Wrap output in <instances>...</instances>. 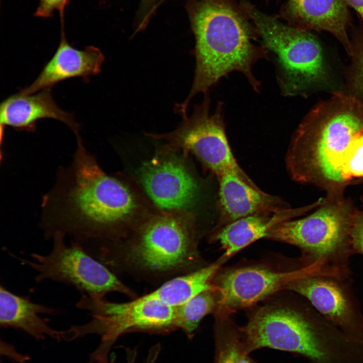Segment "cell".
Segmentation results:
<instances>
[{"label": "cell", "instance_id": "obj_8", "mask_svg": "<svg viewBox=\"0 0 363 363\" xmlns=\"http://www.w3.org/2000/svg\"><path fill=\"white\" fill-rule=\"evenodd\" d=\"M76 307L88 311L91 319L85 324L64 330L63 339L72 341L87 335H98L100 343L90 355L93 363H109L111 349L124 334L141 332L166 335L177 330L176 307L147 294L120 303L83 294Z\"/></svg>", "mask_w": 363, "mask_h": 363}, {"label": "cell", "instance_id": "obj_17", "mask_svg": "<svg viewBox=\"0 0 363 363\" xmlns=\"http://www.w3.org/2000/svg\"><path fill=\"white\" fill-rule=\"evenodd\" d=\"M217 178L219 230L245 217L274 213L290 208L280 198L250 186L234 174L225 173L217 176Z\"/></svg>", "mask_w": 363, "mask_h": 363}, {"label": "cell", "instance_id": "obj_16", "mask_svg": "<svg viewBox=\"0 0 363 363\" xmlns=\"http://www.w3.org/2000/svg\"><path fill=\"white\" fill-rule=\"evenodd\" d=\"M43 118L62 122L74 132L76 138L81 137L79 125L73 114L60 108L52 97L51 89H47L31 94L19 92L1 103V139L6 126L18 131L33 132L36 128L37 122Z\"/></svg>", "mask_w": 363, "mask_h": 363}, {"label": "cell", "instance_id": "obj_19", "mask_svg": "<svg viewBox=\"0 0 363 363\" xmlns=\"http://www.w3.org/2000/svg\"><path fill=\"white\" fill-rule=\"evenodd\" d=\"M305 207L289 208L271 214H258L235 220L218 230L215 238L219 241L227 259L256 240L267 237L268 232L278 224L301 215Z\"/></svg>", "mask_w": 363, "mask_h": 363}, {"label": "cell", "instance_id": "obj_14", "mask_svg": "<svg viewBox=\"0 0 363 363\" xmlns=\"http://www.w3.org/2000/svg\"><path fill=\"white\" fill-rule=\"evenodd\" d=\"M348 8L344 0H286L276 17L295 27L329 33L348 54L351 20Z\"/></svg>", "mask_w": 363, "mask_h": 363}, {"label": "cell", "instance_id": "obj_4", "mask_svg": "<svg viewBox=\"0 0 363 363\" xmlns=\"http://www.w3.org/2000/svg\"><path fill=\"white\" fill-rule=\"evenodd\" d=\"M195 230L184 216L161 214L141 225L127 242L95 244L90 253L112 272L126 266L145 276L173 278L199 269Z\"/></svg>", "mask_w": 363, "mask_h": 363}, {"label": "cell", "instance_id": "obj_27", "mask_svg": "<svg viewBox=\"0 0 363 363\" xmlns=\"http://www.w3.org/2000/svg\"><path fill=\"white\" fill-rule=\"evenodd\" d=\"M164 0H141L140 18L136 32L144 29L158 7Z\"/></svg>", "mask_w": 363, "mask_h": 363}, {"label": "cell", "instance_id": "obj_26", "mask_svg": "<svg viewBox=\"0 0 363 363\" xmlns=\"http://www.w3.org/2000/svg\"><path fill=\"white\" fill-rule=\"evenodd\" d=\"M350 241L352 254L363 256V208L357 210L354 216Z\"/></svg>", "mask_w": 363, "mask_h": 363}, {"label": "cell", "instance_id": "obj_29", "mask_svg": "<svg viewBox=\"0 0 363 363\" xmlns=\"http://www.w3.org/2000/svg\"><path fill=\"white\" fill-rule=\"evenodd\" d=\"M265 1H267V2H268V1H271V0H265ZM277 1H280V0H277Z\"/></svg>", "mask_w": 363, "mask_h": 363}, {"label": "cell", "instance_id": "obj_21", "mask_svg": "<svg viewBox=\"0 0 363 363\" xmlns=\"http://www.w3.org/2000/svg\"><path fill=\"white\" fill-rule=\"evenodd\" d=\"M213 363H256L247 350L239 328L221 314L214 326Z\"/></svg>", "mask_w": 363, "mask_h": 363}, {"label": "cell", "instance_id": "obj_13", "mask_svg": "<svg viewBox=\"0 0 363 363\" xmlns=\"http://www.w3.org/2000/svg\"><path fill=\"white\" fill-rule=\"evenodd\" d=\"M139 174L149 197L163 209L186 210L197 199L196 181L184 164L172 157H156L145 162Z\"/></svg>", "mask_w": 363, "mask_h": 363}, {"label": "cell", "instance_id": "obj_10", "mask_svg": "<svg viewBox=\"0 0 363 363\" xmlns=\"http://www.w3.org/2000/svg\"><path fill=\"white\" fill-rule=\"evenodd\" d=\"M210 106L208 92L202 102L194 105L191 115L182 117L183 122L175 130L149 136L194 154L217 177L233 173L250 186L259 188L239 166L231 151L225 132L223 103L218 102L212 113Z\"/></svg>", "mask_w": 363, "mask_h": 363}, {"label": "cell", "instance_id": "obj_15", "mask_svg": "<svg viewBox=\"0 0 363 363\" xmlns=\"http://www.w3.org/2000/svg\"><path fill=\"white\" fill-rule=\"evenodd\" d=\"M65 22L61 23L60 39L54 54L44 66L36 79L20 93L31 94L51 89L58 83L72 78L80 77L85 81L101 71L104 56L93 46L78 49L67 41Z\"/></svg>", "mask_w": 363, "mask_h": 363}, {"label": "cell", "instance_id": "obj_6", "mask_svg": "<svg viewBox=\"0 0 363 363\" xmlns=\"http://www.w3.org/2000/svg\"><path fill=\"white\" fill-rule=\"evenodd\" d=\"M357 209L343 196L328 195L309 216L273 227L267 238L299 248L312 274L351 278L350 232Z\"/></svg>", "mask_w": 363, "mask_h": 363}, {"label": "cell", "instance_id": "obj_25", "mask_svg": "<svg viewBox=\"0 0 363 363\" xmlns=\"http://www.w3.org/2000/svg\"><path fill=\"white\" fill-rule=\"evenodd\" d=\"M69 4V0H39L34 16L41 18H49L57 11L59 13L60 21L65 22V11Z\"/></svg>", "mask_w": 363, "mask_h": 363}, {"label": "cell", "instance_id": "obj_28", "mask_svg": "<svg viewBox=\"0 0 363 363\" xmlns=\"http://www.w3.org/2000/svg\"><path fill=\"white\" fill-rule=\"evenodd\" d=\"M347 6L353 9L363 21V0H344Z\"/></svg>", "mask_w": 363, "mask_h": 363}, {"label": "cell", "instance_id": "obj_2", "mask_svg": "<svg viewBox=\"0 0 363 363\" xmlns=\"http://www.w3.org/2000/svg\"><path fill=\"white\" fill-rule=\"evenodd\" d=\"M187 10L196 44V69L187 98L175 105L187 113L191 99L204 94L232 71L243 73L255 91L260 82L253 74L254 65L267 58L268 51L253 42L258 37L255 28L239 2L235 0H190Z\"/></svg>", "mask_w": 363, "mask_h": 363}, {"label": "cell", "instance_id": "obj_3", "mask_svg": "<svg viewBox=\"0 0 363 363\" xmlns=\"http://www.w3.org/2000/svg\"><path fill=\"white\" fill-rule=\"evenodd\" d=\"M363 131V104L343 92L316 105L295 131L285 157L287 171L299 183L342 195L350 184L344 162L353 139Z\"/></svg>", "mask_w": 363, "mask_h": 363}, {"label": "cell", "instance_id": "obj_1", "mask_svg": "<svg viewBox=\"0 0 363 363\" xmlns=\"http://www.w3.org/2000/svg\"><path fill=\"white\" fill-rule=\"evenodd\" d=\"M77 144L71 164L59 170L43 198L40 226L44 238L60 233L81 246L118 240L137 208L136 199L101 169L82 139Z\"/></svg>", "mask_w": 363, "mask_h": 363}, {"label": "cell", "instance_id": "obj_20", "mask_svg": "<svg viewBox=\"0 0 363 363\" xmlns=\"http://www.w3.org/2000/svg\"><path fill=\"white\" fill-rule=\"evenodd\" d=\"M226 260L221 257L207 266L169 279L147 294L169 306H180L201 292L215 288L212 282Z\"/></svg>", "mask_w": 363, "mask_h": 363}, {"label": "cell", "instance_id": "obj_22", "mask_svg": "<svg viewBox=\"0 0 363 363\" xmlns=\"http://www.w3.org/2000/svg\"><path fill=\"white\" fill-rule=\"evenodd\" d=\"M218 306V295L216 288L194 296L175 308L177 329H181L189 339H192L202 320Z\"/></svg>", "mask_w": 363, "mask_h": 363}, {"label": "cell", "instance_id": "obj_5", "mask_svg": "<svg viewBox=\"0 0 363 363\" xmlns=\"http://www.w3.org/2000/svg\"><path fill=\"white\" fill-rule=\"evenodd\" d=\"M239 3L253 24L258 38L275 56L277 80L286 96H306L326 91H342L332 59L312 31L284 23L245 0Z\"/></svg>", "mask_w": 363, "mask_h": 363}, {"label": "cell", "instance_id": "obj_18", "mask_svg": "<svg viewBox=\"0 0 363 363\" xmlns=\"http://www.w3.org/2000/svg\"><path fill=\"white\" fill-rule=\"evenodd\" d=\"M57 312L54 308L33 302L28 297L15 294L1 285V327L22 330L37 340L49 336L61 340L63 331L52 328L40 316L41 314L54 315Z\"/></svg>", "mask_w": 363, "mask_h": 363}, {"label": "cell", "instance_id": "obj_7", "mask_svg": "<svg viewBox=\"0 0 363 363\" xmlns=\"http://www.w3.org/2000/svg\"><path fill=\"white\" fill-rule=\"evenodd\" d=\"M239 329L250 353L270 348L301 356L308 363H329L338 345L336 328L311 305L263 307Z\"/></svg>", "mask_w": 363, "mask_h": 363}, {"label": "cell", "instance_id": "obj_11", "mask_svg": "<svg viewBox=\"0 0 363 363\" xmlns=\"http://www.w3.org/2000/svg\"><path fill=\"white\" fill-rule=\"evenodd\" d=\"M302 272L286 287L305 298L326 320L350 337L363 342V314L351 278Z\"/></svg>", "mask_w": 363, "mask_h": 363}, {"label": "cell", "instance_id": "obj_24", "mask_svg": "<svg viewBox=\"0 0 363 363\" xmlns=\"http://www.w3.org/2000/svg\"><path fill=\"white\" fill-rule=\"evenodd\" d=\"M344 173L349 183L363 177V131L351 141L344 162Z\"/></svg>", "mask_w": 363, "mask_h": 363}, {"label": "cell", "instance_id": "obj_23", "mask_svg": "<svg viewBox=\"0 0 363 363\" xmlns=\"http://www.w3.org/2000/svg\"><path fill=\"white\" fill-rule=\"evenodd\" d=\"M349 33L351 61L344 72L342 92L363 104V27L353 26Z\"/></svg>", "mask_w": 363, "mask_h": 363}, {"label": "cell", "instance_id": "obj_12", "mask_svg": "<svg viewBox=\"0 0 363 363\" xmlns=\"http://www.w3.org/2000/svg\"><path fill=\"white\" fill-rule=\"evenodd\" d=\"M302 271L301 267L280 272L257 266L226 271L213 283L218 295V306L228 310L251 306L286 289Z\"/></svg>", "mask_w": 363, "mask_h": 363}, {"label": "cell", "instance_id": "obj_9", "mask_svg": "<svg viewBox=\"0 0 363 363\" xmlns=\"http://www.w3.org/2000/svg\"><path fill=\"white\" fill-rule=\"evenodd\" d=\"M60 233L51 238L47 254L32 253V260L17 257L21 263L36 271V282L49 280L71 286L90 297H105L110 292L135 297L134 292L108 267L89 254L82 246Z\"/></svg>", "mask_w": 363, "mask_h": 363}]
</instances>
